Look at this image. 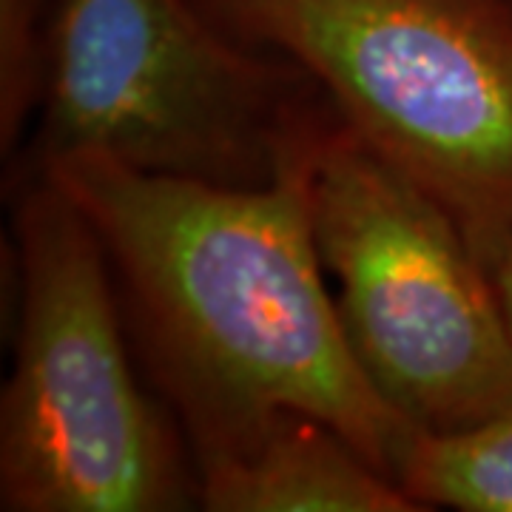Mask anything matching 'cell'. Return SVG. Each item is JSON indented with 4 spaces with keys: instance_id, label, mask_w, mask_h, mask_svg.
Listing matches in <instances>:
<instances>
[{
    "instance_id": "1",
    "label": "cell",
    "mask_w": 512,
    "mask_h": 512,
    "mask_svg": "<svg viewBox=\"0 0 512 512\" xmlns=\"http://www.w3.org/2000/svg\"><path fill=\"white\" fill-rule=\"evenodd\" d=\"M316 131L262 185L94 154L57 157L43 177L92 222L194 433L299 410L396 481L416 430L367 379L325 288L308 200Z\"/></svg>"
},
{
    "instance_id": "2",
    "label": "cell",
    "mask_w": 512,
    "mask_h": 512,
    "mask_svg": "<svg viewBox=\"0 0 512 512\" xmlns=\"http://www.w3.org/2000/svg\"><path fill=\"white\" fill-rule=\"evenodd\" d=\"M328 92L493 271L512 237V0H211Z\"/></svg>"
},
{
    "instance_id": "3",
    "label": "cell",
    "mask_w": 512,
    "mask_h": 512,
    "mask_svg": "<svg viewBox=\"0 0 512 512\" xmlns=\"http://www.w3.org/2000/svg\"><path fill=\"white\" fill-rule=\"evenodd\" d=\"M308 200L342 328L384 402L421 433L510 410L512 336L453 214L345 123L313 137Z\"/></svg>"
},
{
    "instance_id": "4",
    "label": "cell",
    "mask_w": 512,
    "mask_h": 512,
    "mask_svg": "<svg viewBox=\"0 0 512 512\" xmlns=\"http://www.w3.org/2000/svg\"><path fill=\"white\" fill-rule=\"evenodd\" d=\"M20 325L0 410V507L180 510L188 481L128 365L109 254L46 177L23 202Z\"/></svg>"
},
{
    "instance_id": "5",
    "label": "cell",
    "mask_w": 512,
    "mask_h": 512,
    "mask_svg": "<svg viewBox=\"0 0 512 512\" xmlns=\"http://www.w3.org/2000/svg\"><path fill=\"white\" fill-rule=\"evenodd\" d=\"M40 163L94 154L222 185L271 183L316 128L282 72L188 0H57L43 52Z\"/></svg>"
},
{
    "instance_id": "6",
    "label": "cell",
    "mask_w": 512,
    "mask_h": 512,
    "mask_svg": "<svg viewBox=\"0 0 512 512\" xmlns=\"http://www.w3.org/2000/svg\"><path fill=\"white\" fill-rule=\"evenodd\" d=\"M191 436L197 439V495L205 510H421L342 433L299 410H276Z\"/></svg>"
},
{
    "instance_id": "7",
    "label": "cell",
    "mask_w": 512,
    "mask_h": 512,
    "mask_svg": "<svg viewBox=\"0 0 512 512\" xmlns=\"http://www.w3.org/2000/svg\"><path fill=\"white\" fill-rule=\"evenodd\" d=\"M396 484L421 510L512 512V407L450 433L416 430Z\"/></svg>"
},
{
    "instance_id": "8",
    "label": "cell",
    "mask_w": 512,
    "mask_h": 512,
    "mask_svg": "<svg viewBox=\"0 0 512 512\" xmlns=\"http://www.w3.org/2000/svg\"><path fill=\"white\" fill-rule=\"evenodd\" d=\"M43 63L35 55L32 0H0V120L3 140L15 137L40 86Z\"/></svg>"
},
{
    "instance_id": "9",
    "label": "cell",
    "mask_w": 512,
    "mask_h": 512,
    "mask_svg": "<svg viewBox=\"0 0 512 512\" xmlns=\"http://www.w3.org/2000/svg\"><path fill=\"white\" fill-rule=\"evenodd\" d=\"M490 274H493L495 296H498V305H501V313H504V322H507V330L512 336V237L504 245L501 256L495 259Z\"/></svg>"
}]
</instances>
